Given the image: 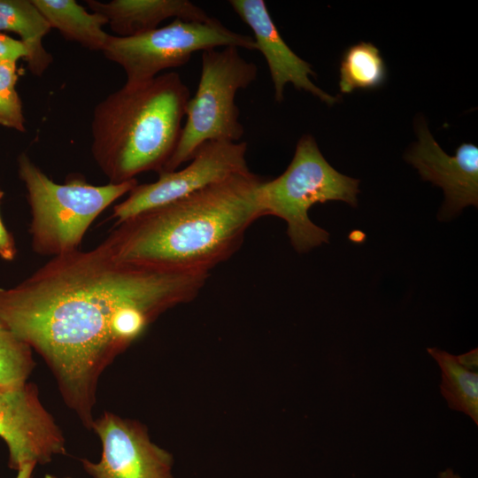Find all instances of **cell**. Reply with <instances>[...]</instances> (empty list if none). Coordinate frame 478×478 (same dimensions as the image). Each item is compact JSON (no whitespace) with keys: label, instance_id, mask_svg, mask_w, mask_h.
<instances>
[{"label":"cell","instance_id":"obj_1","mask_svg":"<svg viewBox=\"0 0 478 478\" xmlns=\"http://www.w3.org/2000/svg\"><path fill=\"white\" fill-rule=\"evenodd\" d=\"M208 277L119 261L103 242L0 288V321L43 358L66 405L91 429L104 369L161 313L193 300Z\"/></svg>","mask_w":478,"mask_h":478},{"label":"cell","instance_id":"obj_2","mask_svg":"<svg viewBox=\"0 0 478 478\" xmlns=\"http://www.w3.org/2000/svg\"><path fill=\"white\" fill-rule=\"evenodd\" d=\"M263 179L237 173L123 222L104 241L119 261L177 274H204L241 247L261 218Z\"/></svg>","mask_w":478,"mask_h":478},{"label":"cell","instance_id":"obj_3","mask_svg":"<svg viewBox=\"0 0 478 478\" xmlns=\"http://www.w3.org/2000/svg\"><path fill=\"white\" fill-rule=\"evenodd\" d=\"M190 92L174 72L129 83L99 102L91 121V153L110 183L158 174L173 156Z\"/></svg>","mask_w":478,"mask_h":478},{"label":"cell","instance_id":"obj_4","mask_svg":"<svg viewBox=\"0 0 478 478\" xmlns=\"http://www.w3.org/2000/svg\"><path fill=\"white\" fill-rule=\"evenodd\" d=\"M17 166L30 206L32 248L39 255L52 258L78 250L96 217L138 184L134 179L97 186L87 182L81 175H73L59 184L26 152L18 156Z\"/></svg>","mask_w":478,"mask_h":478},{"label":"cell","instance_id":"obj_5","mask_svg":"<svg viewBox=\"0 0 478 478\" xmlns=\"http://www.w3.org/2000/svg\"><path fill=\"white\" fill-rule=\"evenodd\" d=\"M358 183L329 165L315 139L305 135L287 169L275 179L260 183L257 200L261 218L267 215L285 220L291 245L299 253L307 252L329 238L325 229L310 220V208L333 200L357 206Z\"/></svg>","mask_w":478,"mask_h":478},{"label":"cell","instance_id":"obj_6","mask_svg":"<svg viewBox=\"0 0 478 478\" xmlns=\"http://www.w3.org/2000/svg\"><path fill=\"white\" fill-rule=\"evenodd\" d=\"M238 50L228 46L202 51L198 86L187 104L186 122L163 173L175 171L190 161L207 141L236 143L243 135L235 95L257 79L258 67L243 58Z\"/></svg>","mask_w":478,"mask_h":478},{"label":"cell","instance_id":"obj_7","mask_svg":"<svg viewBox=\"0 0 478 478\" xmlns=\"http://www.w3.org/2000/svg\"><path fill=\"white\" fill-rule=\"evenodd\" d=\"M228 46L256 50L252 36L230 30L215 18L204 22L175 19L165 27L134 36L110 35L102 52L122 67L126 82L136 83L184 66L196 51Z\"/></svg>","mask_w":478,"mask_h":478},{"label":"cell","instance_id":"obj_8","mask_svg":"<svg viewBox=\"0 0 478 478\" xmlns=\"http://www.w3.org/2000/svg\"><path fill=\"white\" fill-rule=\"evenodd\" d=\"M245 142L207 141L181 170L162 173L151 183L136 185L113 207L112 218L123 222L146 211L167 204L233 174L250 170Z\"/></svg>","mask_w":478,"mask_h":478},{"label":"cell","instance_id":"obj_9","mask_svg":"<svg viewBox=\"0 0 478 478\" xmlns=\"http://www.w3.org/2000/svg\"><path fill=\"white\" fill-rule=\"evenodd\" d=\"M0 437L8 448V466L16 471L27 462L46 464L66 453L63 433L32 382L0 390Z\"/></svg>","mask_w":478,"mask_h":478},{"label":"cell","instance_id":"obj_10","mask_svg":"<svg viewBox=\"0 0 478 478\" xmlns=\"http://www.w3.org/2000/svg\"><path fill=\"white\" fill-rule=\"evenodd\" d=\"M102 443L100 461L82 459L93 478H172V458L154 444L140 423L104 412L92 428Z\"/></svg>","mask_w":478,"mask_h":478},{"label":"cell","instance_id":"obj_11","mask_svg":"<svg viewBox=\"0 0 478 478\" xmlns=\"http://www.w3.org/2000/svg\"><path fill=\"white\" fill-rule=\"evenodd\" d=\"M418 142L405 158L428 181L443 189L445 201L440 218H449L467 205L478 204V147L460 144L454 156L445 153L423 120L416 124Z\"/></svg>","mask_w":478,"mask_h":478},{"label":"cell","instance_id":"obj_12","mask_svg":"<svg viewBox=\"0 0 478 478\" xmlns=\"http://www.w3.org/2000/svg\"><path fill=\"white\" fill-rule=\"evenodd\" d=\"M230 6L253 33L256 50L267 63L274 84V99L283 101L288 83L299 90L307 91L327 104L332 105L337 97L316 86L310 76H316L312 66L299 58L284 42L274 23L263 0H230Z\"/></svg>","mask_w":478,"mask_h":478},{"label":"cell","instance_id":"obj_13","mask_svg":"<svg viewBox=\"0 0 478 478\" xmlns=\"http://www.w3.org/2000/svg\"><path fill=\"white\" fill-rule=\"evenodd\" d=\"M93 12L104 15L117 36L141 35L158 28L165 19L204 22L211 17L188 0H112L107 3L86 1Z\"/></svg>","mask_w":478,"mask_h":478},{"label":"cell","instance_id":"obj_14","mask_svg":"<svg viewBox=\"0 0 478 478\" xmlns=\"http://www.w3.org/2000/svg\"><path fill=\"white\" fill-rule=\"evenodd\" d=\"M50 29L32 0H0V32H12L19 36L27 50V68L35 76H42L53 61L42 44Z\"/></svg>","mask_w":478,"mask_h":478},{"label":"cell","instance_id":"obj_15","mask_svg":"<svg viewBox=\"0 0 478 478\" xmlns=\"http://www.w3.org/2000/svg\"><path fill=\"white\" fill-rule=\"evenodd\" d=\"M50 28L57 29L67 41L91 50L103 51L110 36L103 27L108 19L89 12L74 0H32Z\"/></svg>","mask_w":478,"mask_h":478},{"label":"cell","instance_id":"obj_16","mask_svg":"<svg viewBox=\"0 0 478 478\" xmlns=\"http://www.w3.org/2000/svg\"><path fill=\"white\" fill-rule=\"evenodd\" d=\"M428 354L441 369L440 392L448 406L469 416L478 425V374L462 366L455 355L436 347Z\"/></svg>","mask_w":478,"mask_h":478},{"label":"cell","instance_id":"obj_17","mask_svg":"<svg viewBox=\"0 0 478 478\" xmlns=\"http://www.w3.org/2000/svg\"><path fill=\"white\" fill-rule=\"evenodd\" d=\"M386 77L385 62L373 43L360 42L343 52L339 80L342 93L377 89L384 83Z\"/></svg>","mask_w":478,"mask_h":478},{"label":"cell","instance_id":"obj_18","mask_svg":"<svg viewBox=\"0 0 478 478\" xmlns=\"http://www.w3.org/2000/svg\"><path fill=\"white\" fill-rule=\"evenodd\" d=\"M33 350L0 321V390L20 387L35 366Z\"/></svg>","mask_w":478,"mask_h":478},{"label":"cell","instance_id":"obj_19","mask_svg":"<svg viewBox=\"0 0 478 478\" xmlns=\"http://www.w3.org/2000/svg\"><path fill=\"white\" fill-rule=\"evenodd\" d=\"M18 79L16 62L0 63V126L25 133L22 101L16 89Z\"/></svg>","mask_w":478,"mask_h":478},{"label":"cell","instance_id":"obj_20","mask_svg":"<svg viewBox=\"0 0 478 478\" xmlns=\"http://www.w3.org/2000/svg\"><path fill=\"white\" fill-rule=\"evenodd\" d=\"M27 55V50L21 41L0 32V63H17L20 58L25 59Z\"/></svg>","mask_w":478,"mask_h":478},{"label":"cell","instance_id":"obj_21","mask_svg":"<svg viewBox=\"0 0 478 478\" xmlns=\"http://www.w3.org/2000/svg\"><path fill=\"white\" fill-rule=\"evenodd\" d=\"M4 197V191L0 189V204ZM17 253L12 235L5 227L0 215V257L4 260L14 259Z\"/></svg>","mask_w":478,"mask_h":478},{"label":"cell","instance_id":"obj_22","mask_svg":"<svg viewBox=\"0 0 478 478\" xmlns=\"http://www.w3.org/2000/svg\"><path fill=\"white\" fill-rule=\"evenodd\" d=\"M458 362L464 366L465 368L474 371L478 366V351L477 348L463 353L461 355L456 356Z\"/></svg>","mask_w":478,"mask_h":478},{"label":"cell","instance_id":"obj_23","mask_svg":"<svg viewBox=\"0 0 478 478\" xmlns=\"http://www.w3.org/2000/svg\"><path fill=\"white\" fill-rule=\"evenodd\" d=\"M35 462H27L22 465L17 471L18 474L16 478H31L33 471L35 469Z\"/></svg>","mask_w":478,"mask_h":478},{"label":"cell","instance_id":"obj_24","mask_svg":"<svg viewBox=\"0 0 478 478\" xmlns=\"http://www.w3.org/2000/svg\"><path fill=\"white\" fill-rule=\"evenodd\" d=\"M438 478H462L455 474L451 468H447L438 474Z\"/></svg>","mask_w":478,"mask_h":478},{"label":"cell","instance_id":"obj_25","mask_svg":"<svg viewBox=\"0 0 478 478\" xmlns=\"http://www.w3.org/2000/svg\"><path fill=\"white\" fill-rule=\"evenodd\" d=\"M44 478H57L56 476H53V475H50V474H46L44 476ZM66 478H69V477H66Z\"/></svg>","mask_w":478,"mask_h":478}]
</instances>
